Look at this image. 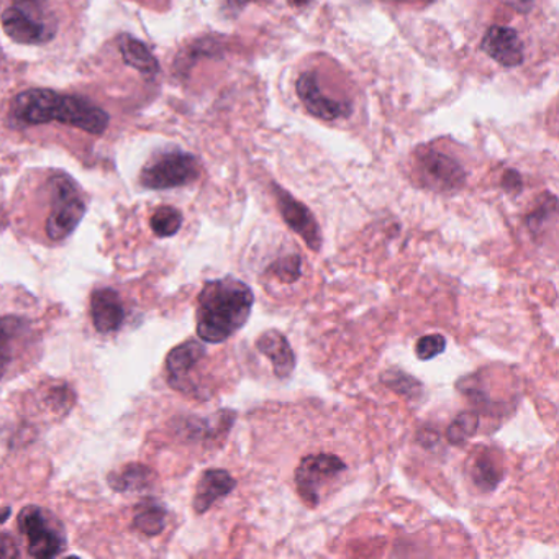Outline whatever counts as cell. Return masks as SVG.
Here are the masks:
<instances>
[{
	"label": "cell",
	"instance_id": "obj_1",
	"mask_svg": "<svg viewBox=\"0 0 559 559\" xmlns=\"http://www.w3.org/2000/svg\"><path fill=\"white\" fill-rule=\"evenodd\" d=\"M254 306L251 287L237 277L209 281L198 297V335L202 342L218 345L240 332Z\"/></svg>",
	"mask_w": 559,
	"mask_h": 559
},
{
	"label": "cell",
	"instance_id": "obj_2",
	"mask_svg": "<svg viewBox=\"0 0 559 559\" xmlns=\"http://www.w3.org/2000/svg\"><path fill=\"white\" fill-rule=\"evenodd\" d=\"M11 117L21 126L60 122L91 135H103L109 127V116L90 100L50 90H28L19 94L12 100Z\"/></svg>",
	"mask_w": 559,
	"mask_h": 559
},
{
	"label": "cell",
	"instance_id": "obj_3",
	"mask_svg": "<svg viewBox=\"0 0 559 559\" xmlns=\"http://www.w3.org/2000/svg\"><path fill=\"white\" fill-rule=\"evenodd\" d=\"M86 214V204L81 198L76 182L70 176L57 175L51 178V211L47 218L48 238L61 241L70 237Z\"/></svg>",
	"mask_w": 559,
	"mask_h": 559
},
{
	"label": "cell",
	"instance_id": "obj_4",
	"mask_svg": "<svg viewBox=\"0 0 559 559\" xmlns=\"http://www.w3.org/2000/svg\"><path fill=\"white\" fill-rule=\"evenodd\" d=\"M19 530L27 539L28 555L34 558H55L67 548L63 525L41 507H25L19 513Z\"/></svg>",
	"mask_w": 559,
	"mask_h": 559
},
{
	"label": "cell",
	"instance_id": "obj_5",
	"mask_svg": "<svg viewBox=\"0 0 559 559\" xmlns=\"http://www.w3.org/2000/svg\"><path fill=\"white\" fill-rule=\"evenodd\" d=\"M201 176L198 158L189 153L171 152L150 162L140 173L143 188L163 189L181 188L192 185Z\"/></svg>",
	"mask_w": 559,
	"mask_h": 559
},
{
	"label": "cell",
	"instance_id": "obj_6",
	"mask_svg": "<svg viewBox=\"0 0 559 559\" xmlns=\"http://www.w3.org/2000/svg\"><path fill=\"white\" fill-rule=\"evenodd\" d=\"M346 463L342 457L332 453L307 454L300 460L294 473L297 493L307 507H317L320 503V489L323 484L335 479L345 473Z\"/></svg>",
	"mask_w": 559,
	"mask_h": 559
},
{
	"label": "cell",
	"instance_id": "obj_7",
	"mask_svg": "<svg viewBox=\"0 0 559 559\" xmlns=\"http://www.w3.org/2000/svg\"><path fill=\"white\" fill-rule=\"evenodd\" d=\"M44 9V4H27V2H17V5L5 9L0 17L5 35L21 45H40L50 41L57 31L53 25L40 21Z\"/></svg>",
	"mask_w": 559,
	"mask_h": 559
},
{
	"label": "cell",
	"instance_id": "obj_8",
	"mask_svg": "<svg viewBox=\"0 0 559 559\" xmlns=\"http://www.w3.org/2000/svg\"><path fill=\"white\" fill-rule=\"evenodd\" d=\"M415 176L420 185L437 192L456 191L466 181L460 163L435 148H425L417 153Z\"/></svg>",
	"mask_w": 559,
	"mask_h": 559
},
{
	"label": "cell",
	"instance_id": "obj_9",
	"mask_svg": "<svg viewBox=\"0 0 559 559\" xmlns=\"http://www.w3.org/2000/svg\"><path fill=\"white\" fill-rule=\"evenodd\" d=\"M274 198H276L277 211L286 222L287 227L302 238L304 243L312 251H320L322 248V230L319 222L307 205L297 201L286 189L274 185Z\"/></svg>",
	"mask_w": 559,
	"mask_h": 559
},
{
	"label": "cell",
	"instance_id": "obj_10",
	"mask_svg": "<svg viewBox=\"0 0 559 559\" xmlns=\"http://www.w3.org/2000/svg\"><path fill=\"white\" fill-rule=\"evenodd\" d=\"M297 96L306 109L317 119L336 120L348 117L349 104L345 100L333 99L320 86L319 78L312 71L300 74L296 84Z\"/></svg>",
	"mask_w": 559,
	"mask_h": 559
},
{
	"label": "cell",
	"instance_id": "obj_11",
	"mask_svg": "<svg viewBox=\"0 0 559 559\" xmlns=\"http://www.w3.org/2000/svg\"><path fill=\"white\" fill-rule=\"evenodd\" d=\"M205 355V346L195 340H189L173 348L166 358L169 384L178 391H188L191 388V372L198 368Z\"/></svg>",
	"mask_w": 559,
	"mask_h": 559
},
{
	"label": "cell",
	"instance_id": "obj_12",
	"mask_svg": "<svg viewBox=\"0 0 559 559\" xmlns=\"http://www.w3.org/2000/svg\"><path fill=\"white\" fill-rule=\"evenodd\" d=\"M257 348L273 365L274 374L280 379H289L296 369L297 359L289 340L280 330H264L257 338Z\"/></svg>",
	"mask_w": 559,
	"mask_h": 559
},
{
	"label": "cell",
	"instance_id": "obj_13",
	"mask_svg": "<svg viewBox=\"0 0 559 559\" xmlns=\"http://www.w3.org/2000/svg\"><path fill=\"white\" fill-rule=\"evenodd\" d=\"M91 317L97 332L104 335L116 333L126 320V309L119 293L110 287L94 290L91 297Z\"/></svg>",
	"mask_w": 559,
	"mask_h": 559
},
{
	"label": "cell",
	"instance_id": "obj_14",
	"mask_svg": "<svg viewBox=\"0 0 559 559\" xmlns=\"http://www.w3.org/2000/svg\"><path fill=\"white\" fill-rule=\"evenodd\" d=\"M483 50L497 63L515 68L523 63V45L515 31L509 27H492L483 40Z\"/></svg>",
	"mask_w": 559,
	"mask_h": 559
},
{
	"label": "cell",
	"instance_id": "obj_15",
	"mask_svg": "<svg viewBox=\"0 0 559 559\" xmlns=\"http://www.w3.org/2000/svg\"><path fill=\"white\" fill-rule=\"evenodd\" d=\"M237 487V480L225 469H209L199 477L195 487L194 506L195 513H205L212 509L215 502L227 497Z\"/></svg>",
	"mask_w": 559,
	"mask_h": 559
},
{
	"label": "cell",
	"instance_id": "obj_16",
	"mask_svg": "<svg viewBox=\"0 0 559 559\" xmlns=\"http://www.w3.org/2000/svg\"><path fill=\"white\" fill-rule=\"evenodd\" d=\"M469 476L480 492L489 493L496 490L506 476L499 451L479 448L471 460Z\"/></svg>",
	"mask_w": 559,
	"mask_h": 559
},
{
	"label": "cell",
	"instance_id": "obj_17",
	"mask_svg": "<svg viewBox=\"0 0 559 559\" xmlns=\"http://www.w3.org/2000/svg\"><path fill=\"white\" fill-rule=\"evenodd\" d=\"M28 322L21 317L8 316L0 319V379L8 374L15 361L17 349L28 336Z\"/></svg>",
	"mask_w": 559,
	"mask_h": 559
},
{
	"label": "cell",
	"instance_id": "obj_18",
	"mask_svg": "<svg viewBox=\"0 0 559 559\" xmlns=\"http://www.w3.org/2000/svg\"><path fill=\"white\" fill-rule=\"evenodd\" d=\"M153 480H155L153 471L143 464H127V466L114 471L109 476L110 486L120 492L150 489L153 486Z\"/></svg>",
	"mask_w": 559,
	"mask_h": 559
},
{
	"label": "cell",
	"instance_id": "obj_19",
	"mask_svg": "<svg viewBox=\"0 0 559 559\" xmlns=\"http://www.w3.org/2000/svg\"><path fill=\"white\" fill-rule=\"evenodd\" d=\"M120 53L129 67L135 68L143 74H156L159 71L158 61L153 57L152 51L136 38L130 35H122L119 41Z\"/></svg>",
	"mask_w": 559,
	"mask_h": 559
},
{
	"label": "cell",
	"instance_id": "obj_20",
	"mask_svg": "<svg viewBox=\"0 0 559 559\" xmlns=\"http://www.w3.org/2000/svg\"><path fill=\"white\" fill-rule=\"evenodd\" d=\"M133 526L145 535H159L166 526L165 507L156 500H143L136 506Z\"/></svg>",
	"mask_w": 559,
	"mask_h": 559
},
{
	"label": "cell",
	"instance_id": "obj_21",
	"mask_svg": "<svg viewBox=\"0 0 559 559\" xmlns=\"http://www.w3.org/2000/svg\"><path fill=\"white\" fill-rule=\"evenodd\" d=\"M381 382L385 388L391 389L392 392L401 395V397L408 399V401L417 399L421 394V389H424L418 379L399 368H391L382 372Z\"/></svg>",
	"mask_w": 559,
	"mask_h": 559
},
{
	"label": "cell",
	"instance_id": "obj_22",
	"mask_svg": "<svg viewBox=\"0 0 559 559\" xmlns=\"http://www.w3.org/2000/svg\"><path fill=\"white\" fill-rule=\"evenodd\" d=\"M477 428H479V415L476 412H461L448 427V441L454 447H463L477 433Z\"/></svg>",
	"mask_w": 559,
	"mask_h": 559
},
{
	"label": "cell",
	"instance_id": "obj_23",
	"mask_svg": "<svg viewBox=\"0 0 559 559\" xmlns=\"http://www.w3.org/2000/svg\"><path fill=\"white\" fill-rule=\"evenodd\" d=\"M266 274L283 284L297 283L302 276V258L296 253L281 257L267 266Z\"/></svg>",
	"mask_w": 559,
	"mask_h": 559
},
{
	"label": "cell",
	"instance_id": "obj_24",
	"mask_svg": "<svg viewBox=\"0 0 559 559\" xmlns=\"http://www.w3.org/2000/svg\"><path fill=\"white\" fill-rule=\"evenodd\" d=\"M150 225H152V230L155 231L156 237H173V235L178 234L179 228L182 227V214L178 209L171 207V205H165V207H159L158 211L153 214Z\"/></svg>",
	"mask_w": 559,
	"mask_h": 559
},
{
	"label": "cell",
	"instance_id": "obj_25",
	"mask_svg": "<svg viewBox=\"0 0 559 559\" xmlns=\"http://www.w3.org/2000/svg\"><path fill=\"white\" fill-rule=\"evenodd\" d=\"M447 349V338L440 333L421 336L415 345V355L420 361H430Z\"/></svg>",
	"mask_w": 559,
	"mask_h": 559
},
{
	"label": "cell",
	"instance_id": "obj_26",
	"mask_svg": "<svg viewBox=\"0 0 559 559\" xmlns=\"http://www.w3.org/2000/svg\"><path fill=\"white\" fill-rule=\"evenodd\" d=\"M555 211L556 201H552L551 205L543 204L538 211H535L532 215H528V218H526V224H528V228L532 230V234H539L542 228L545 227L546 222H548L549 214H555Z\"/></svg>",
	"mask_w": 559,
	"mask_h": 559
},
{
	"label": "cell",
	"instance_id": "obj_27",
	"mask_svg": "<svg viewBox=\"0 0 559 559\" xmlns=\"http://www.w3.org/2000/svg\"><path fill=\"white\" fill-rule=\"evenodd\" d=\"M19 549L15 545L14 538L9 535L0 533V559L2 558H17Z\"/></svg>",
	"mask_w": 559,
	"mask_h": 559
},
{
	"label": "cell",
	"instance_id": "obj_28",
	"mask_svg": "<svg viewBox=\"0 0 559 559\" xmlns=\"http://www.w3.org/2000/svg\"><path fill=\"white\" fill-rule=\"evenodd\" d=\"M503 186H506L507 191H519L522 188L520 176L513 171L507 173L506 178H503Z\"/></svg>",
	"mask_w": 559,
	"mask_h": 559
},
{
	"label": "cell",
	"instance_id": "obj_29",
	"mask_svg": "<svg viewBox=\"0 0 559 559\" xmlns=\"http://www.w3.org/2000/svg\"><path fill=\"white\" fill-rule=\"evenodd\" d=\"M250 0H228V9L234 12H240Z\"/></svg>",
	"mask_w": 559,
	"mask_h": 559
},
{
	"label": "cell",
	"instance_id": "obj_30",
	"mask_svg": "<svg viewBox=\"0 0 559 559\" xmlns=\"http://www.w3.org/2000/svg\"><path fill=\"white\" fill-rule=\"evenodd\" d=\"M294 8H302V5L309 4L310 0H289Z\"/></svg>",
	"mask_w": 559,
	"mask_h": 559
},
{
	"label": "cell",
	"instance_id": "obj_31",
	"mask_svg": "<svg viewBox=\"0 0 559 559\" xmlns=\"http://www.w3.org/2000/svg\"><path fill=\"white\" fill-rule=\"evenodd\" d=\"M19 2H34V4H41V2H47V0H19Z\"/></svg>",
	"mask_w": 559,
	"mask_h": 559
},
{
	"label": "cell",
	"instance_id": "obj_32",
	"mask_svg": "<svg viewBox=\"0 0 559 559\" xmlns=\"http://www.w3.org/2000/svg\"><path fill=\"white\" fill-rule=\"evenodd\" d=\"M417 2H431V0H417Z\"/></svg>",
	"mask_w": 559,
	"mask_h": 559
}]
</instances>
